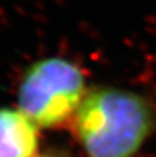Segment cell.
<instances>
[{
    "label": "cell",
    "mask_w": 156,
    "mask_h": 157,
    "mask_svg": "<svg viewBox=\"0 0 156 157\" xmlns=\"http://www.w3.org/2000/svg\"><path fill=\"white\" fill-rule=\"evenodd\" d=\"M37 157H68L65 153H61L60 150H46V152H40Z\"/></svg>",
    "instance_id": "277c9868"
},
{
    "label": "cell",
    "mask_w": 156,
    "mask_h": 157,
    "mask_svg": "<svg viewBox=\"0 0 156 157\" xmlns=\"http://www.w3.org/2000/svg\"><path fill=\"white\" fill-rule=\"evenodd\" d=\"M86 75L64 57L36 61L24 72L17 90V108L39 128H69L88 92Z\"/></svg>",
    "instance_id": "7a4b0ae2"
},
{
    "label": "cell",
    "mask_w": 156,
    "mask_h": 157,
    "mask_svg": "<svg viewBox=\"0 0 156 157\" xmlns=\"http://www.w3.org/2000/svg\"><path fill=\"white\" fill-rule=\"evenodd\" d=\"M40 128L18 108H0V157H37Z\"/></svg>",
    "instance_id": "3957f363"
},
{
    "label": "cell",
    "mask_w": 156,
    "mask_h": 157,
    "mask_svg": "<svg viewBox=\"0 0 156 157\" xmlns=\"http://www.w3.org/2000/svg\"><path fill=\"white\" fill-rule=\"evenodd\" d=\"M156 125L151 101L118 87H93L69 130L87 157H135Z\"/></svg>",
    "instance_id": "6da1fadb"
}]
</instances>
